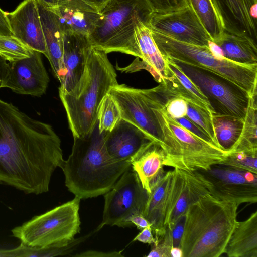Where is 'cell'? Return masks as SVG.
<instances>
[{
    "mask_svg": "<svg viewBox=\"0 0 257 257\" xmlns=\"http://www.w3.org/2000/svg\"><path fill=\"white\" fill-rule=\"evenodd\" d=\"M193 10L212 41L225 29V22L216 0H185Z\"/></svg>",
    "mask_w": 257,
    "mask_h": 257,
    "instance_id": "cell-28",
    "label": "cell"
},
{
    "mask_svg": "<svg viewBox=\"0 0 257 257\" xmlns=\"http://www.w3.org/2000/svg\"><path fill=\"white\" fill-rule=\"evenodd\" d=\"M225 28L246 33L256 41V20L250 10L257 0H216Z\"/></svg>",
    "mask_w": 257,
    "mask_h": 257,
    "instance_id": "cell-25",
    "label": "cell"
},
{
    "mask_svg": "<svg viewBox=\"0 0 257 257\" xmlns=\"http://www.w3.org/2000/svg\"><path fill=\"white\" fill-rule=\"evenodd\" d=\"M208 48L214 56L218 59H223L225 57L221 48L215 42L209 41Z\"/></svg>",
    "mask_w": 257,
    "mask_h": 257,
    "instance_id": "cell-45",
    "label": "cell"
},
{
    "mask_svg": "<svg viewBox=\"0 0 257 257\" xmlns=\"http://www.w3.org/2000/svg\"><path fill=\"white\" fill-rule=\"evenodd\" d=\"M10 70L9 64L0 56V88L5 87V84Z\"/></svg>",
    "mask_w": 257,
    "mask_h": 257,
    "instance_id": "cell-43",
    "label": "cell"
},
{
    "mask_svg": "<svg viewBox=\"0 0 257 257\" xmlns=\"http://www.w3.org/2000/svg\"><path fill=\"white\" fill-rule=\"evenodd\" d=\"M186 102L187 111L186 116L205 131L211 138L214 145L219 148L214 132L212 114L193 103Z\"/></svg>",
    "mask_w": 257,
    "mask_h": 257,
    "instance_id": "cell-35",
    "label": "cell"
},
{
    "mask_svg": "<svg viewBox=\"0 0 257 257\" xmlns=\"http://www.w3.org/2000/svg\"><path fill=\"white\" fill-rule=\"evenodd\" d=\"M165 154L160 146L150 141L132 158V169L149 194L152 186L165 174Z\"/></svg>",
    "mask_w": 257,
    "mask_h": 257,
    "instance_id": "cell-22",
    "label": "cell"
},
{
    "mask_svg": "<svg viewBox=\"0 0 257 257\" xmlns=\"http://www.w3.org/2000/svg\"><path fill=\"white\" fill-rule=\"evenodd\" d=\"M208 193L209 183L198 170L188 172L174 169L167 201L165 226L173 225L185 215L190 205Z\"/></svg>",
    "mask_w": 257,
    "mask_h": 257,
    "instance_id": "cell-14",
    "label": "cell"
},
{
    "mask_svg": "<svg viewBox=\"0 0 257 257\" xmlns=\"http://www.w3.org/2000/svg\"><path fill=\"white\" fill-rule=\"evenodd\" d=\"M166 58L175 63L200 90L214 113L244 119L250 97L245 90L211 70Z\"/></svg>",
    "mask_w": 257,
    "mask_h": 257,
    "instance_id": "cell-9",
    "label": "cell"
},
{
    "mask_svg": "<svg viewBox=\"0 0 257 257\" xmlns=\"http://www.w3.org/2000/svg\"><path fill=\"white\" fill-rule=\"evenodd\" d=\"M108 93L117 103L122 119L140 129L165 154L173 150L176 140L163 113L165 102L171 97L164 85L141 89L118 83Z\"/></svg>",
    "mask_w": 257,
    "mask_h": 257,
    "instance_id": "cell-5",
    "label": "cell"
},
{
    "mask_svg": "<svg viewBox=\"0 0 257 257\" xmlns=\"http://www.w3.org/2000/svg\"><path fill=\"white\" fill-rule=\"evenodd\" d=\"M153 10L148 0H109L88 36L92 47L107 54L118 52L141 58L135 28L140 22L148 24Z\"/></svg>",
    "mask_w": 257,
    "mask_h": 257,
    "instance_id": "cell-6",
    "label": "cell"
},
{
    "mask_svg": "<svg viewBox=\"0 0 257 257\" xmlns=\"http://www.w3.org/2000/svg\"><path fill=\"white\" fill-rule=\"evenodd\" d=\"M73 138L71 153L61 168L66 186L80 199L105 194L131 167V162L117 161L110 156L98 122L91 133Z\"/></svg>",
    "mask_w": 257,
    "mask_h": 257,
    "instance_id": "cell-2",
    "label": "cell"
},
{
    "mask_svg": "<svg viewBox=\"0 0 257 257\" xmlns=\"http://www.w3.org/2000/svg\"><path fill=\"white\" fill-rule=\"evenodd\" d=\"M212 117L218 145L220 149L229 153L240 136L244 119L215 113L212 114Z\"/></svg>",
    "mask_w": 257,
    "mask_h": 257,
    "instance_id": "cell-29",
    "label": "cell"
},
{
    "mask_svg": "<svg viewBox=\"0 0 257 257\" xmlns=\"http://www.w3.org/2000/svg\"><path fill=\"white\" fill-rule=\"evenodd\" d=\"M168 63L170 76L165 84L171 97H178L214 113L207 98L192 80L172 61L165 58Z\"/></svg>",
    "mask_w": 257,
    "mask_h": 257,
    "instance_id": "cell-27",
    "label": "cell"
},
{
    "mask_svg": "<svg viewBox=\"0 0 257 257\" xmlns=\"http://www.w3.org/2000/svg\"><path fill=\"white\" fill-rule=\"evenodd\" d=\"M156 242L153 244L151 250L147 257H170L172 249L167 243L160 238L155 239Z\"/></svg>",
    "mask_w": 257,
    "mask_h": 257,
    "instance_id": "cell-38",
    "label": "cell"
},
{
    "mask_svg": "<svg viewBox=\"0 0 257 257\" xmlns=\"http://www.w3.org/2000/svg\"><path fill=\"white\" fill-rule=\"evenodd\" d=\"M213 42L221 48L225 58L238 63L257 64L256 41L246 33L225 28Z\"/></svg>",
    "mask_w": 257,
    "mask_h": 257,
    "instance_id": "cell-24",
    "label": "cell"
},
{
    "mask_svg": "<svg viewBox=\"0 0 257 257\" xmlns=\"http://www.w3.org/2000/svg\"><path fill=\"white\" fill-rule=\"evenodd\" d=\"M135 36L142 61L139 58L133 62L141 65V69L148 71L159 84H165L170 76L166 59L158 48L148 24L140 22L135 28Z\"/></svg>",
    "mask_w": 257,
    "mask_h": 257,
    "instance_id": "cell-20",
    "label": "cell"
},
{
    "mask_svg": "<svg viewBox=\"0 0 257 257\" xmlns=\"http://www.w3.org/2000/svg\"><path fill=\"white\" fill-rule=\"evenodd\" d=\"M256 112V93L250 97L241 133L231 152L257 150Z\"/></svg>",
    "mask_w": 257,
    "mask_h": 257,
    "instance_id": "cell-30",
    "label": "cell"
},
{
    "mask_svg": "<svg viewBox=\"0 0 257 257\" xmlns=\"http://www.w3.org/2000/svg\"><path fill=\"white\" fill-rule=\"evenodd\" d=\"M174 170L164 174L151 187L143 215L151 224L155 238L161 235L165 227L167 201Z\"/></svg>",
    "mask_w": 257,
    "mask_h": 257,
    "instance_id": "cell-23",
    "label": "cell"
},
{
    "mask_svg": "<svg viewBox=\"0 0 257 257\" xmlns=\"http://www.w3.org/2000/svg\"><path fill=\"white\" fill-rule=\"evenodd\" d=\"M163 113L175 140V150L165 158V166L188 172L206 170L226 159L228 152L198 137L180 124L166 112Z\"/></svg>",
    "mask_w": 257,
    "mask_h": 257,
    "instance_id": "cell-10",
    "label": "cell"
},
{
    "mask_svg": "<svg viewBox=\"0 0 257 257\" xmlns=\"http://www.w3.org/2000/svg\"><path fill=\"white\" fill-rule=\"evenodd\" d=\"M167 113L174 119L186 115L187 104L186 101L178 97H171L165 102L164 105Z\"/></svg>",
    "mask_w": 257,
    "mask_h": 257,
    "instance_id": "cell-36",
    "label": "cell"
},
{
    "mask_svg": "<svg viewBox=\"0 0 257 257\" xmlns=\"http://www.w3.org/2000/svg\"><path fill=\"white\" fill-rule=\"evenodd\" d=\"M130 221L133 226H136L139 230H142L146 227H151V224L148 220L141 214L135 215L131 217Z\"/></svg>",
    "mask_w": 257,
    "mask_h": 257,
    "instance_id": "cell-44",
    "label": "cell"
},
{
    "mask_svg": "<svg viewBox=\"0 0 257 257\" xmlns=\"http://www.w3.org/2000/svg\"><path fill=\"white\" fill-rule=\"evenodd\" d=\"M74 256L78 257H119L122 256V255L120 252L117 251L106 252L89 250Z\"/></svg>",
    "mask_w": 257,
    "mask_h": 257,
    "instance_id": "cell-41",
    "label": "cell"
},
{
    "mask_svg": "<svg viewBox=\"0 0 257 257\" xmlns=\"http://www.w3.org/2000/svg\"><path fill=\"white\" fill-rule=\"evenodd\" d=\"M0 35H13L10 29L5 12L0 8Z\"/></svg>",
    "mask_w": 257,
    "mask_h": 257,
    "instance_id": "cell-42",
    "label": "cell"
},
{
    "mask_svg": "<svg viewBox=\"0 0 257 257\" xmlns=\"http://www.w3.org/2000/svg\"><path fill=\"white\" fill-rule=\"evenodd\" d=\"M64 161L61 140L51 125L0 99V184L27 194L46 193Z\"/></svg>",
    "mask_w": 257,
    "mask_h": 257,
    "instance_id": "cell-1",
    "label": "cell"
},
{
    "mask_svg": "<svg viewBox=\"0 0 257 257\" xmlns=\"http://www.w3.org/2000/svg\"><path fill=\"white\" fill-rule=\"evenodd\" d=\"M224 253L229 257H257V211L237 221Z\"/></svg>",
    "mask_w": 257,
    "mask_h": 257,
    "instance_id": "cell-26",
    "label": "cell"
},
{
    "mask_svg": "<svg viewBox=\"0 0 257 257\" xmlns=\"http://www.w3.org/2000/svg\"><path fill=\"white\" fill-rule=\"evenodd\" d=\"M151 31L153 37L165 58L211 70L245 90L250 96L256 93L257 64L238 63L225 57L218 59L213 55L208 46L183 42L157 31Z\"/></svg>",
    "mask_w": 257,
    "mask_h": 257,
    "instance_id": "cell-8",
    "label": "cell"
},
{
    "mask_svg": "<svg viewBox=\"0 0 257 257\" xmlns=\"http://www.w3.org/2000/svg\"><path fill=\"white\" fill-rule=\"evenodd\" d=\"M134 241L153 244L156 242L155 238L154 237L152 234V229L151 227H146L141 230V231L135 237Z\"/></svg>",
    "mask_w": 257,
    "mask_h": 257,
    "instance_id": "cell-40",
    "label": "cell"
},
{
    "mask_svg": "<svg viewBox=\"0 0 257 257\" xmlns=\"http://www.w3.org/2000/svg\"><path fill=\"white\" fill-rule=\"evenodd\" d=\"M148 25L154 31L178 41L208 46L212 41L199 19L187 5L167 10H153Z\"/></svg>",
    "mask_w": 257,
    "mask_h": 257,
    "instance_id": "cell-13",
    "label": "cell"
},
{
    "mask_svg": "<svg viewBox=\"0 0 257 257\" xmlns=\"http://www.w3.org/2000/svg\"><path fill=\"white\" fill-rule=\"evenodd\" d=\"M153 10H167L178 8L186 4L185 0H148Z\"/></svg>",
    "mask_w": 257,
    "mask_h": 257,
    "instance_id": "cell-39",
    "label": "cell"
},
{
    "mask_svg": "<svg viewBox=\"0 0 257 257\" xmlns=\"http://www.w3.org/2000/svg\"><path fill=\"white\" fill-rule=\"evenodd\" d=\"M208 181L210 194L238 206L257 202V174L219 164L198 170Z\"/></svg>",
    "mask_w": 257,
    "mask_h": 257,
    "instance_id": "cell-12",
    "label": "cell"
},
{
    "mask_svg": "<svg viewBox=\"0 0 257 257\" xmlns=\"http://www.w3.org/2000/svg\"><path fill=\"white\" fill-rule=\"evenodd\" d=\"M104 195L102 220L97 230L105 225L133 226L130 219L135 215H143L149 197V193L131 167Z\"/></svg>",
    "mask_w": 257,
    "mask_h": 257,
    "instance_id": "cell-11",
    "label": "cell"
},
{
    "mask_svg": "<svg viewBox=\"0 0 257 257\" xmlns=\"http://www.w3.org/2000/svg\"><path fill=\"white\" fill-rule=\"evenodd\" d=\"M37 5L47 50V58L61 84L65 75L63 64V33L56 14L40 4Z\"/></svg>",
    "mask_w": 257,
    "mask_h": 257,
    "instance_id": "cell-21",
    "label": "cell"
},
{
    "mask_svg": "<svg viewBox=\"0 0 257 257\" xmlns=\"http://www.w3.org/2000/svg\"><path fill=\"white\" fill-rule=\"evenodd\" d=\"M180 124L204 140L214 145L210 136L186 116L175 119Z\"/></svg>",
    "mask_w": 257,
    "mask_h": 257,
    "instance_id": "cell-37",
    "label": "cell"
},
{
    "mask_svg": "<svg viewBox=\"0 0 257 257\" xmlns=\"http://www.w3.org/2000/svg\"><path fill=\"white\" fill-rule=\"evenodd\" d=\"M93 7L97 8L100 12L104 5L109 0H82Z\"/></svg>",
    "mask_w": 257,
    "mask_h": 257,
    "instance_id": "cell-47",
    "label": "cell"
},
{
    "mask_svg": "<svg viewBox=\"0 0 257 257\" xmlns=\"http://www.w3.org/2000/svg\"><path fill=\"white\" fill-rule=\"evenodd\" d=\"M107 54L91 47L84 72L76 85L69 92L59 91L73 138L93 131L101 101L111 87L118 84Z\"/></svg>",
    "mask_w": 257,
    "mask_h": 257,
    "instance_id": "cell-4",
    "label": "cell"
},
{
    "mask_svg": "<svg viewBox=\"0 0 257 257\" xmlns=\"http://www.w3.org/2000/svg\"><path fill=\"white\" fill-rule=\"evenodd\" d=\"M37 4H40L49 10L55 8L59 2V0H35Z\"/></svg>",
    "mask_w": 257,
    "mask_h": 257,
    "instance_id": "cell-46",
    "label": "cell"
},
{
    "mask_svg": "<svg viewBox=\"0 0 257 257\" xmlns=\"http://www.w3.org/2000/svg\"><path fill=\"white\" fill-rule=\"evenodd\" d=\"M256 5L257 3L253 5L250 10V14L251 16L255 20H256L257 17Z\"/></svg>",
    "mask_w": 257,
    "mask_h": 257,
    "instance_id": "cell-49",
    "label": "cell"
},
{
    "mask_svg": "<svg viewBox=\"0 0 257 257\" xmlns=\"http://www.w3.org/2000/svg\"><path fill=\"white\" fill-rule=\"evenodd\" d=\"M119 106L113 96L107 93L101 101L97 112L100 133L111 131L121 119Z\"/></svg>",
    "mask_w": 257,
    "mask_h": 257,
    "instance_id": "cell-32",
    "label": "cell"
},
{
    "mask_svg": "<svg viewBox=\"0 0 257 257\" xmlns=\"http://www.w3.org/2000/svg\"><path fill=\"white\" fill-rule=\"evenodd\" d=\"M80 199L57 206L11 230L13 237L28 245L39 248H63L75 240L80 230Z\"/></svg>",
    "mask_w": 257,
    "mask_h": 257,
    "instance_id": "cell-7",
    "label": "cell"
},
{
    "mask_svg": "<svg viewBox=\"0 0 257 257\" xmlns=\"http://www.w3.org/2000/svg\"><path fill=\"white\" fill-rule=\"evenodd\" d=\"M152 141L140 129L121 119L110 132L104 133V143L110 156L117 161L130 162L146 144Z\"/></svg>",
    "mask_w": 257,
    "mask_h": 257,
    "instance_id": "cell-19",
    "label": "cell"
},
{
    "mask_svg": "<svg viewBox=\"0 0 257 257\" xmlns=\"http://www.w3.org/2000/svg\"><path fill=\"white\" fill-rule=\"evenodd\" d=\"M170 257H183L182 250L180 247H172L170 252Z\"/></svg>",
    "mask_w": 257,
    "mask_h": 257,
    "instance_id": "cell-48",
    "label": "cell"
},
{
    "mask_svg": "<svg viewBox=\"0 0 257 257\" xmlns=\"http://www.w3.org/2000/svg\"><path fill=\"white\" fill-rule=\"evenodd\" d=\"M238 206L210 193L190 205L180 245L183 257H219L224 254L237 221Z\"/></svg>",
    "mask_w": 257,
    "mask_h": 257,
    "instance_id": "cell-3",
    "label": "cell"
},
{
    "mask_svg": "<svg viewBox=\"0 0 257 257\" xmlns=\"http://www.w3.org/2000/svg\"><path fill=\"white\" fill-rule=\"evenodd\" d=\"M33 51L14 35H0V56L9 63L29 58Z\"/></svg>",
    "mask_w": 257,
    "mask_h": 257,
    "instance_id": "cell-33",
    "label": "cell"
},
{
    "mask_svg": "<svg viewBox=\"0 0 257 257\" xmlns=\"http://www.w3.org/2000/svg\"><path fill=\"white\" fill-rule=\"evenodd\" d=\"M91 47L87 35L63 33V64L65 75L59 91L69 92L76 85L84 72Z\"/></svg>",
    "mask_w": 257,
    "mask_h": 257,
    "instance_id": "cell-17",
    "label": "cell"
},
{
    "mask_svg": "<svg viewBox=\"0 0 257 257\" xmlns=\"http://www.w3.org/2000/svg\"><path fill=\"white\" fill-rule=\"evenodd\" d=\"M52 10L57 16L63 33H75L89 36L97 25L101 13L82 0H59Z\"/></svg>",
    "mask_w": 257,
    "mask_h": 257,
    "instance_id": "cell-18",
    "label": "cell"
},
{
    "mask_svg": "<svg viewBox=\"0 0 257 257\" xmlns=\"http://www.w3.org/2000/svg\"><path fill=\"white\" fill-rule=\"evenodd\" d=\"M221 164L257 174V150L231 152Z\"/></svg>",
    "mask_w": 257,
    "mask_h": 257,
    "instance_id": "cell-34",
    "label": "cell"
},
{
    "mask_svg": "<svg viewBox=\"0 0 257 257\" xmlns=\"http://www.w3.org/2000/svg\"><path fill=\"white\" fill-rule=\"evenodd\" d=\"M75 239L70 244L63 248H39L21 242L17 247L11 249H0V257H50L67 254L79 244Z\"/></svg>",
    "mask_w": 257,
    "mask_h": 257,
    "instance_id": "cell-31",
    "label": "cell"
},
{
    "mask_svg": "<svg viewBox=\"0 0 257 257\" xmlns=\"http://www.w3.org/2000/svg\"><path fill=\"white\" fill-rule=\"evenodd\" d=\"M40 52L33 50L31 57L9 63L5 87L14 92L40 97L47 88L49 77Z\"/></svg>",
    "mask_w": 257,
    "mask_h": 257,
    "instance_id": "cell-15",
    "label": "cell"
},
{
    "mask_svg": "<svg viewBox=\"0 0 257 257\" xmlns=\"http://www.w3.org/2000/svg\"><path fill=\"white\" fill-rule=\"evenodd\" d=\"M14 36L47 57V50L38 5L35 0H24L12 12H5Z\"/></svg>",
    "mask_w": 257,
    "mask_h": 257,
    "instance_id": "cell-16",
    "label": "cell"
}]
</instances>
